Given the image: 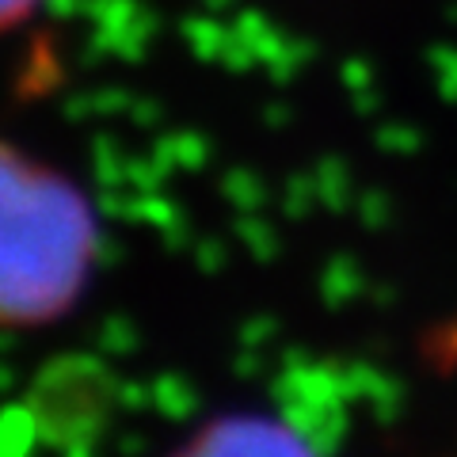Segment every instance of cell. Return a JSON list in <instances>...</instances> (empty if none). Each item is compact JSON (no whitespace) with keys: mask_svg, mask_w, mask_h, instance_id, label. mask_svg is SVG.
I'll return each instance as SVG.
<instances>
[{"mask_svg":"<svg viewBox=\"0 0 457 457\" xmlns=\"http://www.w3.org/2000/svg\"><path fill=\"white\" fill-rule=\"evenodd\" d=\"M88 240V213L73 187L0 149V324L62 302L84 270Z\"/></svg>","mask_w":457,"mask_h":457,"instance_id":"cell-1","label":"cell"},{"mask_svg":"<svg viewBox=\"0 0 457 457\" xmlns=\"http://www.w3.org/2000/svg\"><path fill=\"white\" fill-rule=\"evenodd\" d=\"M35 4L38 0H0V31H8V27H16L20 20H27Z\"/></svg>","mask_w":457,"mask_h":457,"instance_id":"cell-2","label":"cell"}]
</instances>
